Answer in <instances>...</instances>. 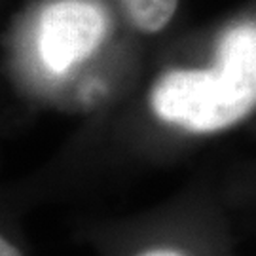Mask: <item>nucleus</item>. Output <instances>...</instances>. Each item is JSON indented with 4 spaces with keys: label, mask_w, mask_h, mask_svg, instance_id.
I'll list each match as a JSON object with an SVG mask.
<instances>
[{
    "label": "nucleus",
    "mask_w": 256,
    "mask_h": 256,
    "mask_svg": "<svg viewBox=\"0 0 256 256\" xmlns=\"http://www.w3.org/2000/svg\"><path fill=\"white\" fill-rule=\"evenodd\" d=\"M138 256H182L180 252H174V250H169V248H156V250H148V252H142Z\"/></svg>",
    "instance_id": "obj_5"
},
{
    "label": "nucleus",
    "mask_w": 256,
    "mask_h": 256,
    "mask_svg": "<svg viewBox=\"0 0 256 256\" xmlns=\"http://www.w3.org/2000/svg\"><path fill=\"white\" fill-rule=\"evenodd\" d=\"M158 118L194 133L232 128L256 108V21L224 30L210 68H174L150 92Z\"/></svg>",
    "instance_id": "obj_1"
},
{
    "label": "nucleus",
    "mask_w": 256,
    "mask_h": 256,
    "mask_svg": "<svg viewBox=\"0 0 256 256\" xmlns=\"http://www.w3.org/2000/svg\"><path fill=\"white\" fill-rule=\"evenodd\" d=\"M0 256H23L18 250L16 245H12L8 239H2L0 241Z\"/></svg>",
    "instance_id": "obj_4"
},
{
    "label": "nucleus",
    "mask_w": 256,
    "mask_h": 256,
    "mask_svg": "<svg viewBox=\"0 0 256 256\" xmlns=\"http://www.w3.org/2000/svg\"><path fill=\"white\" fill-rule=\"evenodd\" d=\"M118 4L129 23L144 34L164 30L178 8V0H118Z\"/></svg>",
    "instance_id": "obj_3"
},
{
    "label": "nucleus",
    "mask_w": 256,
    "mask_h": 256,
    "mask_svg": "<svg viewBox=\"0 0 256 256\" xmlns=\"http://www.w3.org/2000/svg\"><path fill=\"white\" fill-rule=\"evenodd\" d=\"M106 32L99 6L88 0H57L38 23V54L52 72H64L88 59Z\"/></svg>",
    "instance_id": "obj_2"
}]
</instances>
